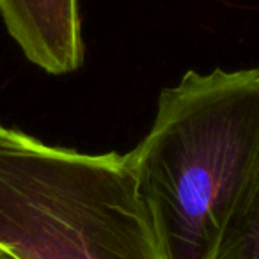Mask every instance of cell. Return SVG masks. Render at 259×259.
I'll return each instance as SVG.
<instances>
[{"label":"cell","instance_id":"2","mask_svg":"<svg viewBox=\"0 0 259 259\" xmlns=\"http://www.w3.org/2000/svg\"><path fill=\"white\" fill-rule=\"evenodd\" d=\"M0 248L16 259H165L128 155L0 124Z\"/></svg>","mask_w":259,"mask_h":259},{"label":"cell","instance_id":"5","mask_svg":"<svg viewBox=\"0 0 259 259\" xmlns=\"http://www.w3.org/2000/svg\"><path fill=\"white\" fill-rule=\"evenodd\" d=\"M0 259H16V257H13L11 254H8V252H4L0 248Z\"/></svg>","mask_w":259,"mask_h":259},{"label":"cell","instance_id":"4","mask_svg":"<svg viewBox=\"0 0 259 259\" xmlns=\"http://www.w3.org/2000/svg\"><path fill=\"white\" fill-rule=\"evenodd\" d=\"M213 259H259V169L231 215Z\"/></svg>","mask_w":259,"mask_h":259},{"label":"cell","instance_id":"3","mask_svg":"<svg viewBox=\"0 0 259 259\" xmlns=\"http://www.w3.org/2000/svg\"><path fill=\"white\" fill-rule=\"evenodd\" d=\"M0 16L27 59L50 75L83 64L80 0H0Z\"/></svg>","mask_w":259,"mask_h":259},{"label":"cell","instance_id":"1","mask_svg":"<svg viewBox=\"0 0 259 259\" xmlns=\"http://www.w3.org/2000/svg\"><path fill=\"white\" fill-rule=\"evenodd\" d=\"M128 155L165 259H213L259 169V66L187 71Z\"/></svg>","mask_w":259,"mask_h":259}]
</instances>
